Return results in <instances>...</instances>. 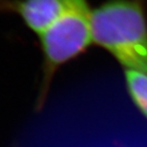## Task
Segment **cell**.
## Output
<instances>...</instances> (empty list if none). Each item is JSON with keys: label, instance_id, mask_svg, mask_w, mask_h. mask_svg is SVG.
Masks as SVG:
<instances>
[{"label": "cell", "instance_id": "cell-1", "mask_svg": "<svg viewBox=\"0 0 147 147\" xmlns=\"http://www.w3.org/2000/svg\"><path fill=\"white\" fill-rule=\"evenodd\" d=\"M92 36L126 70L147 74V20L142 0H107L92 11Z\"/></svg>", "mask_w": 147, "mask_h": 147}, {"label": "cell", "instance_id": "cell-2", "mask_svg": "<svg viewBox=\"0 0 147 147\" xmlns=\"http://www.w3.org/2000/svg\"><path fill=\"white\" fill-rule=\"evenodd\" d=\"M92 11L87 0H73L57 20L40 34L42 63L36 109H42L57 73L83 55L93 41Z\"/></svg>", "mask_w": 147, "mask_h": 147}, {"label": "cell", "instance_id": "cell-3", "mask_svg": "<svg viewBox=\"0 0 147 147\" xmlns=\"http://www.w3.org/2000/svg\"><path fill=\"white\" fill-rule=\"evenodd\" d=\"M73 0H0V13L18 16L28 30L39 36L67 10Z\"/></svg>", "mask_w": 147, "mask_h": 147}, {"label": "cell", "instance_id": "cell-4", "mask_svg": "<svg viewBox=\"0 0 147 147\" xmlns=\"http://www.w3.org/2000/svg\"><path fill=\"white\" fill-rule=\"evenodd\" d=\"M125 80L132 100L147 119V74L136 70H126Z\"/></svg>", "mask_w": 147, "mask_h": 147}]
</instances>
